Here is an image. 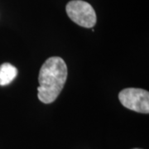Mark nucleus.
<instances>
[{
  "instance_id": "obj_1",
  "label": "nucleus",
  "mask_w": 149,
  "mask_h": 149,
  "mask_svg": "<svg viewBox=\"0 0 149 149\" xmlns=\"http://www.w3.org/2000/svg\"><path fill=\"white\" fill-rule=\"evenodd\" d=\"M67 79V66L58 56L48 58L41 67L38 75L37 97L44 104L53 103L63 90Z\"/></svg>"
},
{
  "instance_id": "obj_2",
  "label": "nucleus",
  "mask_w": 149,
  "mask_h": 149,
  "mask_svg": "<svg viewBox=\"0 0 149 149\" xmlns=\"http://www.w3.org/2000/svg\"><path fill=\"white\" fill-rule=\"evenodd\" d=\"M65 10L70 18L80 27L91 28L95 25V12L93 7L85 1H70L65 7Z\"/></svg>"
},
{
  "instance_id": "obj_3",
  "label": "nucleus",
  "mask_w": 149,
  "mask_h": 149,
  "mask_svg": "<svg viewBox=\"0 0 149 149\" xmlns=\"http://www.w3.org/2000/svg\"><path fill=\"white\" fill-rule=\"evenodd\" d=\"M118 100L125 108L141 113H149V92L143 89L127 88L118 94Z\"/></svg>"
},
{
  "instance_id": "obj_4",
  "label": "nucleus",
  "mask_w": 149,
  "mask_h": 149,
  "mask_svg": "<svg viewBox=\"0 0 149 149\" xmlns=\"http://www.w3.org/2000/svg\"><path fill=\"white\" fill-rule=\"evenodd\" d=\"M17 70L10 63H3L0 65V85H9L16 78Z\"/></svg>"
},
{
  "instance_id": "obj_5",
  "label": "nucleus",
  "mask_w": 149,
  "mask_h": 149,
  "mask_svg": "<svg viewBox=\"0 0 149 149\" xmlns=\"http://www.w3.org/2000/svg\"><path fill=\"white\" fill-rule=\"evenodd\" d=\"M133 149H141V148H133Z\"/></svg>"
}]
</instances>
